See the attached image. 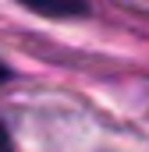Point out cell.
<instances>
[{
	"mask_svg": "<svg viewBox=\"0 0 149 152\" xmlns=\"http://www.w3.org/2000/svg\"><path fill=\"white\" fill-rule=\"evenodd\" d=\"M7 78H11V67H7V64H0V81H7Z\"/></svg>",
	"mask_w": 149,
	"mask_h": 152,
	"instance_id": "3957f363",
	"label": "cell"
},
{
	"mask_svg": "<svg viewBox=\"0 0 149 152\" xmlns=\"http://www.w3.org/2000/svg\"><path fill=\"white\" fill-rule=\"evenodd\" d=\"M21 4L46 18H78L89 11V0H21Z\"/></svg>",
	"mask_w": 149,
	"mask_h": 152,
	"instance_id": "6da1fadb",
	"label": "cell"
},
{
	"mask_svg": "<svg viewBox=\"0 0 149 152\" xmlns=\"http://www.w3.org/2000/svg\"><path fill=\"white\" fill-rule=\"evenodd\" d=\"M0 152H14V145H11V134H7V127L0 124Z\"/></svg>",
	"mask_w": 149,
	"mask_h": 152,
	"instance_id": "7a4b0ae2",
	"label": "cell"
}]
</instances>
